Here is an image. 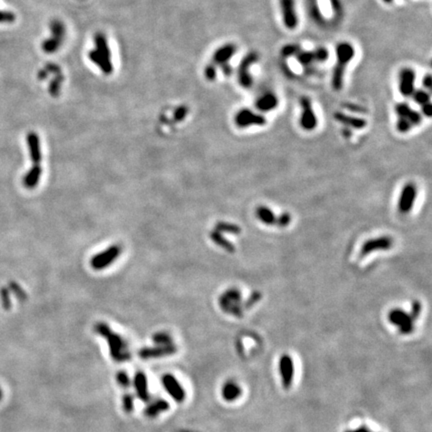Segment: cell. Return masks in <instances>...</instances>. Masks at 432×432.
I'll return each instance as SVG.
<instances>
[{
  "mask_svg": "<svg viewBox=\"0 0 432 432\" xmlns=\"http://www.w3.org/2000/svg\"><path fill=\"white\" fill-rule=\"evenodd\" d=\"M355 53L354 46L348 41H341L335 46L336 62L331 74V86L334 91H340L343 88L347 66L354 58Z\"/></svg>",
  "mask_w": 432,
  "mask_h": 432,
  "instance_id": "1",
  "label": "cell"
},
{
  "mask_svg": "<svg viewBox=\"0 0 432 432\" xmlns=\"http://www.w3.org/2000/svg\"><path fill=\"white\" fill-rule=\"evenodd\" d=\"M95 332L102 338L106 339L111 358L116 362L129 361L131 358L128 344L126 341L103 322H99L94 326Z\"/></svg>",
  "mask_w": 432,
  "mask_h": 432,
  "instance_id": "2",
  "label": "cell"
},
{
  "mask_svg": "<svg viewBox=\"0 0 432 432\" xmlns=\"http://www.w3.org/2000/svg\"><path fill=\"white\" fill-rule=\"evenodd\" d=\"M89 60L97 66L104 75H110L113 72V63L111 51L106 36L103 33H97L94 36V49L88 53Z\"/></svg>",
  "mask_w": 432,
  "mask_h": 432,
  "instance_id": "3",
  "label": "cell"
},
{
  "mask_svg": "<svg viewBox=\"0 0 432 432\" xmlns=\"http://www.w3.org/2000/svg\"><path fill=\"white\" fill-rule=\"evenodd\" d=\"M258 60H259V54L254 50L247 52L240 60L237 67L236 75H237L238 84L243 89L249 90L252 88L254 81L250 69L254 64L258 62Z\"/></svg>",
  "mask_w": 432,
  "mask_h": 432,
  "instance_id": "4",
  "label": "cell"
},
{
  "mask_svg": "<svg viewBox=\"0 0 432 432\" xmlns=\"http://www.w3.org/2000/svg\"><path fill=\"white\" fill-rule=\"evenodd\" d=\"M220 308L228 314L235 317H241L243 314L242 295L237 288H230L223 292L219 298Z\"/></svg>",
  "mask_w": 432,
  "mask_h": 432,
  "instance_id": "5",
  "label": "cell"
},
{
  "mask_svg": "<svg viewBox=\"0 0 432 432\" xmlns=\"http://www.w3.org/2000/svg\"><path fill=\"white\" fill-rule=\"evenodd\" d=\"M300 116L299 125L304 131H313L318 125V119L313 109L312 101L308 96H302L299 100Z\"/></svg>",
  "mask_w": 432,
  "mask_h": 432,
  "instance_id": "6",
  "label": "cell"
},
{
  "mask_svg": "<svg viewBox=\"0 0 432 432\" xmlns=\"http://www.w3.org/2000/svg\"><path fill=\"white\" fill-rule=\"evenodd\" d=\"M234 123L240 129L251 126H263L266 124L265 116L260 112H254L249 108H241L234 115Z\"/></svg>",
  "mask_w": 432,
  "mask_h": 432,
  "instance_id": "7",
  "label": "cell"
},
{
  "mask_svg": "<svg viewBox=\"0 0 432 432\" xmlns=\"http://www.w3.org/2000/svg\"><path fill=\"white\" fill-rule=\"evenodd\" d=\"M51 37L42 43V49L46 53L57 51L63 43L65 36V25L60 20H53L50 24Z\"/></svg>",
  "mask_w": 432,
  "mask_h": 432,
  "instance_id": "8",
  "label": "cell"
},
{
  "mask_svg": "<svg viewBox=\"0 0 432 432\" xmlns=\"http://www.w3.org/2000/svg\"><path fill=\"white\" fill-rule=\"evenodd\" d=\"M388 320L398 327L401 334H410L414 330V320L408 312L400 308H394L388 313Z\"/></svg>",
  "mask_w": 432,
  "mask_h": 432,
  "instance_id": "9",
  "label": "cell"
},
{
  "mask_svg": "<svg viewBox=\"0 0 432 432\" xmlns=\"http://www.w3.org/2000/svg\"><path fill=\"white\" fill-rule=\"evenodd\" d=\"M279 8L283 25L288 30H294L299 24L295 0H279Z\"/></svg>",
  "mask_w": 432,
  "mask_h": 432,
  "instance_id": "10",
  "label": "cell"
},
{
  "mask_svg": "<svg viewBox=\"0 0 432 432\" xmlns=\"http://www.w3.org/2000/svg\"><path fill=\"white\" fill-rule=\"evenodd\" d=\"M121 251V247L118 245L109 246L107 249L95 254L90 260V265L94 270H102L107 268L118 258Z\"/></svg>",
  "mask_w": 432,
  "mask_h": 432,
  "instance_id": "11",
  "label": "cell"
},
{
  "mask_svg": "<svg viewBox=\"0 0 432 432\" xmlns=\"http://www.w3.org/2000/svg\"><path fill=\"white\" fill-rule=\"evenodd\" d=\"M416 197H417V186L412 182L406 183L402 187L399 195V199L397 202L398 211L402 214L409 213L414 206Z\"/></svg>",
  "mask_w": 432,
  "mask_h": 432,
  "instance_id": "12",
  "label": "cell"
},
{
  "mask_svg": "<svg viewBox=\"0 0 432 432\" xmlns=\"http://www.w3.org/2000/svg\"><path fill=\"white\" fill-rule=\"evenodd\" d=\"M415 70L411 67H403L398 73V90L404 97H411L415 90Z\"/></svg>",
  "mask_w": 432,
  "mask_h": 432,
  "instance_id": "13",
  "label": "cell"
},
{
  "mask_svg": "<svg viewBox=\"0 0 432 432\" xmlns=\"http://www.w3.org/2000/svg\"><path fill=\"white\" fill-rule=\"evenodd\" d=\"M393 239L388 235H382L366 240L360 249V255L366 256L375 251H386L393 246Z\"/></svg>",
  "mask_w": 432,
  "mask_h": 432,
  "instance_id": "14",
  "label": "cell"
},
{
  "mask_svg": "<svg viewBox=\"0 0 432 432\" xmlns=\"http://www.w3.org/2000/svg\"><path fill=\"white\" fill-rule=\"evenodd\" d=\"M162 385L166 392L170 395L171 398H173L176 402H182L185 399L186 393L184 388L182 387L181 383L178 381L177 378L174 377L172 374H164L162 379Z\"/></svg>",
  "mask_w": 432,
  "mask_h": 432,
  "instance_id": "15",
  "label": "cell"
},
{
  "mask_svg": "<svg viewBox=\"0 0 432 432\" xmlns=\"http://www.w3.org/2000/svg\"><path fill=\"white\" fill-rule=\"evenodd\" d=\"M397 118L407 121L412 127L418 126L422 121V115L406 102H399L394 107Z\"/></svg>",
  "mask_w": 432,
  "mask_h": 432,
  "instance_id": "16",
  "label": "cell"
},
{
  "mask_svg": "<svg viewBox=\"0 0 432 432\" xmlns=\"http://www.w3.org/2000/svg\"><path fill=\"white\" fill-rule=\"evenodd\" d=\"M236 52H237V45L236 44H234L232 42L225 43L213 52L211 62L214 65L219 67L223 64L229 63V61L233 58V56L236 54Z\"/></svg>",
  "mask_w": 432,
  "mask_h": 432,
  "instance_id": "17",
  "label": "cell"
},
{
  "mask_svg": "<svg viewBox=\"0 0 432 432\" xmlns=\"http://www.w3.org/2000/svg\"><path fill=\"white\" fill-rule=\"evenodd\" d=\"M278 367L281 375L282 385L285 389H289L291 387L294 376V364L292 358L287 354L282 355L279 359Z\"/></svg>",
  "mask_w": 432,
  "mask_h": 432,
  "instance_id": "18",
  "label": "cell"
},
{
  "mask_svg": "<svg viewBox=\"0 0 432 432\" xmlns=\"http://www.w3.org/2000/svg\"><path fill=\"white\" fill-rule=\"evenodd\" d=\"M279 105L278 96L272 91H266L254 101V106L260 113H267L276 109Z\"/></svg>",
  "mask_w": 432,
  "mask_h": 432,
  "instance_id": "19",
  "label": "cell"
},
{
  "mask_svg": "<svg viewBox=\"0 0 432 432\" xmlns=\"http://www.w3.org/2000/svg\"><path fill=\"white\" fill-rule=\"evenodd\" d=\"M177 348L174 344L171 345H156L154 347H145L139 351V356L142 359L158 358L174 354Z\"/></svg>",
  "mask_w": 432,
  "mask_h": 432,
  "instance_id": "20",
  "label": "cell"
},
{
  "mask_svg": "<svg viewBox=\"0 0 432 432\" xmlns=\"http://www.w3.org/2000/svg\"><path fill=\"white\" fill-rule=\"evenodd\" d=\"M333 117L337 122L342 124L344 127L350 128L351 130L352 129L361 130V129L365 128L367 125V122L364 118L357 117V116L350 115V114H346L345 112H342V111H336L334 113Z\"/></svg>",
  "mask_w": 432,
  "mask_h": 432,
  "instance_id": "21",
  "label": "cell"
},
{
  "mask_svg": "<svg viewBox=\"0 0 432 432\" xmlns=\"http://www.w3.org/2000/svg\"><path fill=\"white\" fill-rule=\"evenodd\" d=\"M306 5L310 19L317 26L321 28L326 27L328 25V20L321 10L319 0H306Z\"/></svg>",
  "mask_w": 432,
  "mask_h": 432,
  "instance_id": "22",
  "label": "cell"
},
{
  "mask_svg": "<svg viewBox=\"0 0 432 432\" xmlns=\"http://www.w3.org/2000/svg\"><path fill=\"white\" fill-rule=\"evenodd\" d=\"M133 386L135 388L136 394L139 399L142 401L149 400V392H148V382L146 375L143 372H137L134 375Z\"/></svg>",
  "mask_w": 432,
  "mask_h": 432,
  "instance_id": "23",
  "label": "cell"
},
{
  "mask_svg": "<svg viewBox=\"0 0 432 432\" xmlns=\"http://www.w3.org/2000/svg\"><path fill=\"white\" fill-rule=\"evenodd\" d=\"M242 394L241 387L234 381H227L221 388V396L226 402H233L237 400Z\"/></svg>",
  "mask_w": 432,
  "mask_h": 432,
  "instance_id": "24",
  "label": "cell"
},
{
  "mask_svg": "<svg viewBox=\"0 0 432 432\" xmlns=\"http://www.w3.org/2000/svg\"><path fill=\"white\" fill-rule=\"evenodd\" d=\"M169 409V403L164 399H155L151 401L145 408L144 414L149 418H156L161 413Z\"/></svg>",
  "mask_w": 432,
  "mask_h": 432,
  "instance_id": "25",
  "label": "cell"
},
{
  "mask_svg": "<svg viewBox=\"0 0 432 432\" xmlns=\"http://www.w3.org/2000/svg\"><path fill=\"white\" fill-rule=\"evenodd\" d=\"M255 214H256L257 219L261 223H263L264 225L272 226V225L276 224L277 216L275 215V213L269 207L264 206V205H260V206H258L256 208Z\"/></svg>",
  "mask_w": 432,
  "mask_h": 432,
  "instance_id": "26",
  "label": "cell"
},
{
  "mask_svg": "<svg viewBox=\"0 0 432 432\" xmlns=\"http://www.w3.org/2000/svg\"><path fill=\"white\" fill-rule=\"evenodd\" d=\"M294 58L303 68L307 67V66L315 65V63H317L314 49L313 50H304L302 48Z\"/></svg>",
  "mask_w": 432,
  "mask_h": 432,
  "instance_id": "27",
  "label": "cell"
},
{
  "mask_svg": "<svg viewBox=\"0 0 432 432\" xmlns=\"http://www.w3.org/2000/svg\"><path fill=\"white\" fill-rule=\"evenodd\" d=\"M210 237L212 239V241L217 244L218 246H220L221 248H223L224 250H226L229 253H233L235 251V246L233 243H231L230 241H228L220 232L213 230L210 234Z\"/></svg>",
  "mask_w": 432,
  "mask_h": 432,
  "instance_id": "28",
  "label": "cell"
},
{
  "mask_svg": "<svg viewBox=\"0 0 432 432\" xmlns=\"http://www.w3.org/2000/svg\"><path fill=\"white\" fill-rule=\"evenodd\" d=\"M28 145L33 160L35 162H39L41 159V151H40L39 139L36 133L31 132L28 134Z\"/></svg>",
  "mask_w": 432,
  "mask_h": 432,
  "instance_id": "29",
  "label": "cell"
},
{
  "mask_svg": "<svg viewBox=\"0 0 432 432\" xmlns=\"http://www.w3.org/2000/svg\"><path fill=\"white\" fill-rule=\"evenodd\" d=\"M301 49L302 46L299 43H287L281 47L280 56L282 59L286 60L288 58L295 57Z\"/></svg>",
  "mask_w": 432,
  "mask_h": 432,
  "instance_id": "30",
  "label": "cell"
},
{
  "mask_svg": "<svg viewBox=\"0 0 432 432\" xmlns=\"http://www.w3.org/2000/svg\"><path fill=\"white\" fill-rule=\"evenodd\" d=\"M215 230L218 231L220 233H230V234H234V235H238L241 232V228L234 224V223H229V222H218L217 224L215 225Z\"/></svg>",
  "mask_w": 432,
  "mask_h": 432,
  "instance_id": "31",
  "label": "cell"
},
{
  "mask_svg": "<svg viewBox=\"0 0 432 432\" xmlns=\"http://www.w3.org/2000/svg\"><path fill=\"white\" fill-rule=\"evenodd\" d=\"M411 98L415 103L421 106L423 104L430 102L431 96H430V92L425 89H415L411 95Z\"/></svg>",
  "mask_w": 432,
  "mask_h": 432,
  "instance_id": "32",
  "label": "cell"
},
{
  "mask_svg": "<svg viewBox=\"0 0 432 432\" xmlns=\"http://www.w3.org/2000/svg\"><path fill=\"white\" fill-rule=\"evenodd\" d=\"M330 3V7L331 10L333 12V16L335 21H340L343 18L344 15V10H343V5L341 0H329Z\"/></svg>",
  "mask_w": 432,
  "mask_h": 432,
  "instance_id": "33",
  "label": "cell"
},
{
  "mask_svg": "<svg viewBox=\"0 0 432 432\" xmlns=\"http://www.w3.org/2000/svg\"><path fill=\"white\" fill-rule=\"evenodd\" d=\"M40 175H41V168H39L38 166H36V167H34L28 174H27V176H26V178H25V185L27 186V187H34L36 184H37V182L39 181V178H40Z\"/></svg>",
  "mask_w": 432,
  "mask_h": 432,
  "instance_id": "34",
  "label": "cell"
},
{
  "mask_svg": "<svg viewBox=\"0 0 432 432\" xmlns=\"http://www.w3.org/2000/svg\"><path fill=\"white\" fill-rule=\"evenodd\" d=\"M152 340L156 345H171L173 344L172 338L166 332H157L152 336Z\"/></svg>",
  "mask_w": 432,
  "mask_h": 432,
  "instance_id": "35",
  "label": "cell"
},
{
  "mask_svg": "<svg viewBox=\"0 0 432 432\" xmlns=\"http://www.w3.org/2000/svg\"><path fill=\"white\" fill-rule=\"evenodd\" d=\"M204 76L208 81H214L217 77V66L214 65L212 62L207 64L204 68Z\"/></svg>",
  "mask_w": 432,
  "mask_h": 432,
  "instance_id": "36",
  "label": "cell"
},
{
  "mask_svg": "<svg viewBox=\"0 0 432 432\" xmlns=\"http://www.w3.org/2000/svg\"><path fill=\"white\" fill-rule=\"evenodd\" d=\"M315 52V56H316V61L317 63H322L325 62L328 58H329V51L326 47L324 46H319L316 47L314 49Z\"/></svg>",
  "mask_w": 432,
  "mask_h": 432,
  "instance_id": "37",
  "label": "cell"
},
{
  "mask_svg": "<svg viewBox=\"0 0 432 432\" xmlns=\"http://www.w3.org/2000/svg\"><path fill=\"white\" fill-rule=\"evenodd\" d=\"M342 107H343L344 109L348 110L349 112L360 113V114H363V113H366V112H367V109H366L364 106H362V105H360V104L352 103V102H344L343 105H342Z\"/></svg>",
  "mask_w": 432,
  "mask_h": 432,
  "instance_id": "38",
  "label": "cell"
},
{
  "mask_svg": "<svg viewBox=\"0 0 432 432\" xmlns=\"http://www.w3.org/2000/svg\"><path fill=\"white\" fill-rule=\"evenodd\" d=\"M291 222V215L288 212H283L280 215L277 216L276 218V224L278 227L284 228L286 226H288Z\"/></svg>",
  "mask_w": 432,
  "mask_h": 432,
  "instance_id": "39",
  "label": "cell"
},
{
  "mask_svg": "<svg viewBox=\"0 0 432 432\" xmlns=\"http://www.w3.org/2000/svg\"><path fill=\"white\" fill-rule=\"evenodd\" d=\"M116 380H117L118 385H120L121 387H124V388L129 387L130 383H131L129 375L125 371H119L116 374Z\"/></svg>",
  "mask_w": 432,
  "mask_h": 432,
  "instance_id": "40",
  "label": "cell"
},
{
  "mask_svg": "<svg viewBox=\"0 0 432 432\" xmlns=\"http://www.w3.org/2000/svg\"><path fill=\"white\" fill-rule=\"evenodd\" d=\"M122 406L125 412H131L134 407V398L131 394L127 393L122 397Z\"/></svg>",
  "mask_w": 432,
  "mask_h": 432,
  "instance_id": "41",
  "label": "cell"
},
{
  "mask_svg": "<svg viewBox=\"0 0 432 432\" xmlns=\"http://www.w3.org/2000/svg\"><path fill=\"white\" fill-rule=\"evenodd\" d=\"M261 299V293L258 291H254L249 297L248 299L243 303V307L244 308H250L252 307L254 304H256L259 300Z\"/></svg>",
  "mask_w": 432,
  "mask_h": 432,
  "instance_id": "42",
  "label": "cell"
},
{
  "mask_svg": "<svg viewBox=\"0 0 432 432\" xmlns=\"http://www.w3.org/2000/svg\"><path fill=\"white\" fill-rule=\"evenodd\" d=\"M421 303L418 301V300H416V301H413V303H412V306H411V311H410V316L412 317V319L415 321L418 317H419V315H420V312H421Z\"/></svg>",
  "mask_w": 432,
  "mask_h": 432,
  "instance_id": "43",
  "label": "cell"
},
{
  "mask_svg": "<svg viewBox=\"0 0 432 432\" xmlns=\"http://www.w3.org/2000/svg\"><path fill=\"white\" fill-rule=\"evenodd\" d=\"M15 20V16L13 13L9 11L0 10V23H10Z\"/></svg>",
  "mask_w": 432,
  "mask_h": 432,
  "instance_id": "44",
  "label": "cell"
},
{
  "mask_svg": "<svg viewBox=\"0 0 432 432\" xmlns=\"http://www.w3.org/2000/svg\"><path fill=\"white\" fill-rule=\"evenodd\" d=\"M280 68H281V70H282V72L285 74V76L287 77V78H290V79H293L294 77H295V73L293 72V70L290 68V66L287 64V62H286V60H284V59H282V62H281V65H280Z\"/></svg>",
  "mask_w": 432,
  "mask_h": 432,
  "instance_id": "45",
  "label": "cell"
},
{
  "mask_svg": "<svg viewBox=\"0 0 432 432\" xmlns=\"http://www.w3.org/2000/svg\"><path fill=\"white\" fill-rule=\"evenodd\" d=\"M187 113H188V109H187L186 106H179V107L175 110L174 118H175L177 121H181L183 118H185V116L187 115Z\"/></svg>",
  "mask_w": 432,
  "mask_h": 432,
  "instance_id": "46",
  "label": "cell"
},
{
  "mask_svg": "<svg viewBox=\"0 0 432 432\" xmlns=\"http://www.w3.org/2000/svg\"><path fill=\"white\" fill-rule=\"evenodd\" d=\"M422 85L424 87L423 89H425L427 91H429L431 89V87H432V77H431L430 73H427L426 75L423 76V78H422Z\"/></svg>",
  "mask_w": 432,
  "mask_h": 432,
  "instance_id": "47",
  "label": "cell"
},
{
  "mask_svg": "<svg viewBox=\"0 0 432 432\" xmlns=\"http://www.w3.org/2000/svg\"><path fill=\"white\" fill-rule=\"evenodd\" d=\"M219 68H220V70L222 71V74L224 75V76H226V77H229V76H231L232 75V73H233V71H234V69H233V67L229 64V63H226V64H223V65H221V66H219Z\"/></svg>",
  "mask_w": 432,
  "mask_h": 432,
  "instance_id": "48",
  "label": "cell"
},
{
  "mask_svg": "<svg viewBox=\"0 0 432 432\" xmlns=\"http://www.w3.org/2000/svg\"><path fill=\"white\" fill-rule=\"evenodd\" d=\"M421 115H424L426 117H430L432 114V104L431 102H428L426 104L421 105Z\"/></svg>",
  "mask_w": 432,
  "mask_h": 432,
  "instance_id": "49",
  "label": "cell"
},
{
  "mask_svg": "<svg viewBox=\"0 0 432 432\" xmlns=\"http://www.w3.org/2000/svg\"><path fill=\"white\" fill-rule=\"evenodd\" d=\"M304 74L307 76H315V75H319V70L315 67V65H311V66H307L303 68Z\"/></svg>",
  "mask_w": 432,
  "mask_h": 432,
  "instance_id": "50",
  "label": "cell"
},
{
  "mask_svg": "<svg viewBox=\"0 0 432 432\" xmlns=\"http://www.w3.org/2000/svg\"><path fill=\"white\" fill-rule=\"evenodd\" d=\"M342 134H343V136H344L345 138H349V137L352 135V130H351L350 128L343 127V129H342Z\"/></svg>",
  "mask_w": 432,
  "mask_h": 432,
  "instance_id": "51",
  "label": "cell"
},
{
  "mask_svg": "<svg viewBox=\"0 0 432 432\" xmlns=\"http://www.w3.org/2000/svg\"><path fill=\"white\" fill-rule=\"evenodd\" d=\"M347 432H370V430H369L367 427L362 426V427H359V428H357V429L350 430V431H347Z\"/></svg>",
  "mask_w": 432,
  "mask_h": 432,
  "instance_id": "52",
  "label": "cell"
},
{
  "mask_svg": "<svg viewBox=\"0 0 432 432\" xmlns=\"http://www.w3.org/2000/svg\"><path fill=\"white\" fill-rule=\"evenodd\" d=\"M381 1L383 3H385V4H391L394 1V0H381Z\"/></svg>",
  "mask_w": 432,
  "mask_h": 432,
  "instance_id": "53",
  "label": "cell"
}]
</instances>
